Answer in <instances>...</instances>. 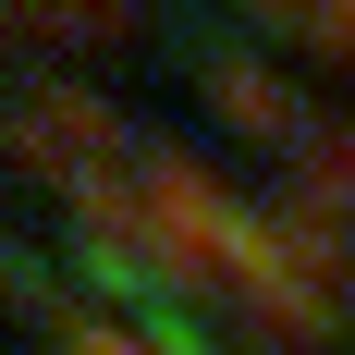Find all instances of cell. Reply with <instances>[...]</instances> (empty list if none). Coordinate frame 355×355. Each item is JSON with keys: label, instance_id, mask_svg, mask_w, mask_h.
Listing matches in <instances>:
<instances>
[{"label": "cell", "instance_id": "1", "mask_svg": "<svg viewBox=\"0 0 355 355\" xmlns=\"http://www.w3.org/2000/svg\"><path fill=\"white\" fill-rule=\"evenodd\" d=\"M12 12H25V37H37V49H73V37L123 25V0H12Z\"/></svg>", "mask_w": 355, "mask_h": 355}, {"label": "cell", "instance_id": "2", "mask_svg": "<svg viewBox=\"0 0 355 355\" xmlns=\"http://www.w3.org/2000/svg\"><path fill=\"white\" fill-rule=\"evenodd\" d=\"M62 355H147V343H135V331H110V319H73V306H62Z\"/></svg>", "mask_w": 355, "mask_h": 355}]
</instances>
